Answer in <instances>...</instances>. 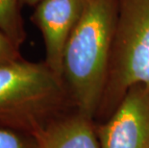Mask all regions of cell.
I'll use <instances>...</instances> for the list:
<instances>
[{"instance_id":"3","label":"cell","mask_w":149,"mask_h":148,"mask_svg":"<svg viewBox=\"0 0 149 148\" xmlns=\"http://www.w3.org/2000/svg\"><path fill=\"white\" fill-rule=\"evenodd\" d=\"M139 84L149 85V0H117L116 37L95 122L106 120Z\"/></svg>"},{"instance_id":"8","label":"cell","mask_w":149,"mask_h":148,"mask_svg":"<svg viewBox=\"0 0 149 148\" xmlns=\"http://www.w3.org/2000/svg\"><path fill=\"white\" fill-rule=\"evenodd\" d=\"M0 148H40L36 136L12 129L0 128Z\"/></svg>"},{"instance_id":"2","label":"cell","mask_w":149,"mask_h":148,"mask_svg":"<svg viewBox=\"0 0 149 148\" xmlns=\"http://www.w3.org/2000/svg\"><path fill=\"white\" fill-rule=\"evenodd\" d=\"M72 109L62 77L44 61L22 58L0 67V128L36 136Z\"/></svg>"},{"instance_id":"1","label":"cell","mask_w":149,"mask_h":148,"mask_svg":"<svg viewBox=\"0 0 149 148\" xmlns=\"http://www.w3.org/2000/svg\"><path fill=\"white\" fill-rule=\"evenodd\" d=\"M117 0H86L63 57L62 78L74 109L95 118L116 37Z\"/></svg>"},{"instance_id":"5","label":"cell","mask_w":149,"mask_h":148,"mask_svg":"<svg viewBox=\"0 0 149 148\" xmlns=\"http://www.w3.org/2000/svg\"><path fill=\"white\" fill-rule=\"evenodd\" d=\"M85 3L86 0H42L31 15V21L43 38L44 62L61 77L65 44L80 19Z\"/></svg>"},{"instance_id":"6","label":"cell","mask_w":149,"mask_h":148,"mask_svg":"<svg viewBox=\"0 0 149 148\" xmlns=\"http://www.w3.org/2000/svg\"><path fill=\"white\" fill-rule=\"evenodd\" d=\"M40 148H101L93 118L72 109L36 135Z\"/></svg>"},{"instance_id":"10","label":"cell","mask_w":149,"mask_h":148,"mask_svg":"<svg viewBox=\"0 0 149 148\" xmlns=\"http://www.w3.org/2000/svg\"><path fill=\"white\" fill-rule=\"evenodd\" d=\"M40 1H42V0H20V3L22 5H28V6H36L39 4Z\"/></svg>"},{"instance_id":"7","label":"cell","mask_w":149,"mask_h":148,"mask_svg":"<svg viewBox=\"0 0 149 148\" xmlns=\"http://www.w3.org/2000/svg\"><path fill=\"white\" fill-rule=\"evenodd\" d=\"M20 0H0V30L20 48L27 34L21 17Z\"/></svg>"},{"instance_id":"9","label":"cell","mask_w":149,"mask_h":148,"mask_svg":"<svg viewBox=\"0 0 149 148\" xmlns=\"http://www.w3.org/2000/svg\"><path fill=\"white\" fill-rule=\"evenodd\" d=\"M20 59L19 48L0 30V67Z\"/></svg>"},{"instance_id":"4","label":"cell","mask_w":149,"mask_h":148,"mask_svg":"<svg viewBox=\"0 0 149 148\" xmlns=\"http://www.w3.org/2000/svg\"><path fill=\"white\" fill-rule=\"evenodd\" d=\"M95 123L101 148H149V85L129 89L113 114Z\"/></svg>"}]
</instances>
